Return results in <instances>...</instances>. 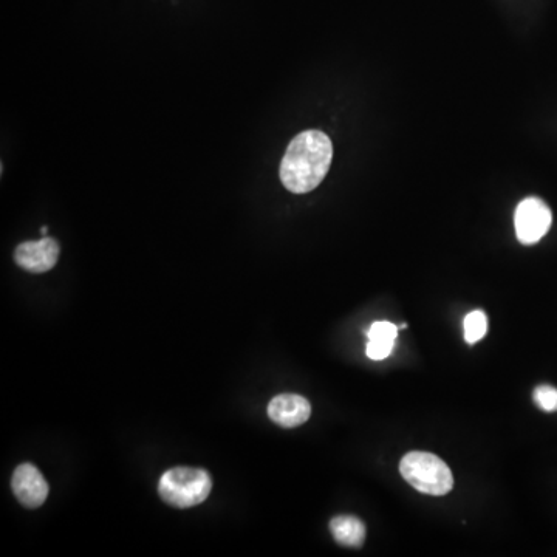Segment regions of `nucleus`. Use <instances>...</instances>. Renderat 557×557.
<instances>
[{"instance_id":"obj_1","label":"nucleus","mask_w":557,"mask_h":557,"mask_svg":"<svg viewBox=\"0 0 557 557\" xmlns=\"http://www.w3.org/2000/svg\"><path fill=\"white\" fill-rule=\"evenodd\" d=\"M332 160V140L321 130H305L290 141L282 158V185L293 194H307L321 185Z\"/></svg>"},{"instance_id":"obj_2","label":"nucleus","mask_w":557,"mask_h":557,"mask_svg":"<svg viewBox=\"0 0 557 557\" xmlns=\"http://www.w3.org/2000/svg\"><path fill=\"white\" fill-rule=\"evenodd\" d=\"M212 479L205 469L178 466L161 475L158 494L163 502L186 510L200 505L211 494Z\"/></svg>"},{"instance_id":"obj_3","label":"nucleus","mask_w":557,"mask_h":557,"mask_svg":"<svg viewBox=\"0 0 557 557\" xmlns=\"http://www.w3.org/2000/svg\"><path fill=\"white\" fill-rule=\"evenodd\" d=\"M400 472L412 488L428 496H445L454 488L451 469L437 455L414 451L404 455Z\"/></svg>"},{"instance_id":"obj_4","label":"nucleus","mask_w":557,"mask_h":557,"mask_svg":"<svg viewBox=\"0 0 557 557\" xmlns=\"http://www.w3.org/2000/svg\"><path fill=\"white\" fill-rule=\"evenodd\" d=\"M553 214L544 200L528 197L517 206L514 214L517 239L523 245H534L550 231Z\"/></svg>"},{"instance_id":"obj_5","label":"nucleus","mask_w":557,"mask_h":557,"mask_svg":"<svg viewBox=\"0 0 557 557\" xmlns=\"http://www.w3.org/2000/svg\"><path fill=\"white\" fill-rule=\"evenodd\" d=\"M59 245L52 237H42L35 242H24L14 251V262L28 273L42 274L58 264Z\"/></svg>"},{"instance_id":"obj_6","label":"nucleus","mask_w":557,"mask_h":557,"mask_svg":"<svg viewBox=\"0 0 557 557\" xmlns=\"http://www.w3.org/2000/svg\"><path fill=\"white\" fill-rule=\"evenodd\" d=\"M11 488L14 496L25 508L36 510L44 505L48 497V483L38 468L31 463H24L14 469Z\"/></svg>"},{"instance_id":"obj_7","label":"nucleus","mask_w":557,"mask_h":557,"mask_svg":"<svg viewBox=\"0 0 557 557\" xmlns=\"http://www.w3.org/2000/svg\"><path fill=\"white\" fill-rule=\"evenodd\" d=\"M310 415V403L296 393H282L268 404V417L281 428H298L310 418Z\"/></svg>"},{"instance_id":"obj_8","label":"nucleus","mask_w":557,"mask_h":557,"mask_svg":"<svg viewBox=\"0 0 557 557\" xmlns=\"http://www.w3.org/2000/svg\"><path fill=\"white\" fill-rule=\"evenodd\" d=\"M330 531L342 547H363L366 540V525L355 516H338L330 522Z\"/></svg>"},{"instance_id":"obj_9","label":"nucleus","mask_w":557,"mask_h":557,"mask_svg":"<svg viewBox=\"0 0 557 557\" xmlns=\"http://www.w3.org/2000/svg\"><path fill=\"white\" fill-rule=\"evenodd\" d=\"M488 332V319L480 310L471 311L465 318V339L468 344L479 342Z\"/></svg>"},{"instance_id":"obj_10","label":"nucleus","mask_w":557,"mask_h":557,"mask_svg":"<svg viewBox=\"0 0 557 557\" xmlns=\"http://www.w3.org/2000/svg\"><path fill=\"white\" fill-rule=\"evenodd\" d=\"M534 403L545 412L557 411V390L551 386H539L534 390Z\"/></svg>"},{"instance_id":"obj_11","label":"nucleus","mask_w":557,"mask_h":557,"mask_svg":"<svg viewBox=\"0 0 557 557\" xmlns=\"http://www.w3.org/2000/svg\"><path fill=\"white\" fill-rule=\"evenodd\" d=\"M398 335L397 325H393L392 322L381 321L375 322L370 327L367 336L369 339H384V341H395Z\"/></svg>"},{"instance_id":"obj_12","label":"nucleus","mask_w":557,"mask_h":557,"mask_svg":"<svg viewBox=\"0 0 557 557\" xmlns=\"http://www.w3.org/2000/svg\"><path fill=\"white\" fill-rule=\"evenodd\" d=\"M395 341H384V339H369L366 347L367 356L373 361H381L392 353Z\"/></svg>"},{"instance_id":"obj_13","label":"nucleus","mask_w":557,"mask_h":557,"mask_svg":"<svg viewBox=\"0 0 557 557\" xmlns=\"http://www.w3.org/2000/svg\"><path fill=\"white\" fill-rule=\"evenodd\" d=\"M41 233H42V236H45V234H47V228H45V226H44V228L41 229Z\"/></svg>"}]
</instances>
